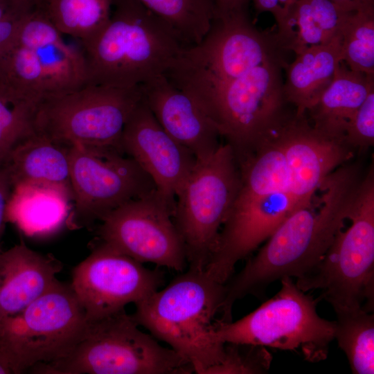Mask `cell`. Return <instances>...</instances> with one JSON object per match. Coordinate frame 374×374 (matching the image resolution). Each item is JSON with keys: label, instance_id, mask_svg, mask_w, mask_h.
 <instances>
[{"label": "cell", "instance_id": "1", "mask_svg": "<svg viewBox=\"0 0 374 374\" xmlns=\"http://www.w3.org/2000/svg\"><path fill=\"white\" fill-rule=\"evenodd\" d=\"M361 179L354 165L334 170L307 206L285 219L267 242L229 283L221 310L231 320L234 303L247 294H262L284 277L300 278L323 258L344 222L349 219Z\"/></svg>", "mask_w": 374, "mask_h": 374}, {"label": "cell", "instance_id": "2", "mask_svg": "<svg viewBox=\"0 0 374 374\" xmlns=\"http://www.w3.org/2000/svg\"><path fill=\"white\" fill-rule=\"evenodd\" d=\"M80 44L85 84L123 88L164 75L184 48L164 22L135 0H113L106 26Z\"/></svg>", "mask_w": 374, "mask_h": 374}, {"label": "cell", "instance_id": "3", "mask_svg": "<svg viewBox=\"0 0 374 374\" xmlns=\"http://www.w3.org/2000/svg\"><path fill=\"white\" fill-rule=\"evenodd\" d=\"M225 284L205 271L188 268L165 288L136 303L132 315L139 326L167 343L197 374L218 363L224 344L215 337V316L221 312Z\"/></svg>", "mask_w": 374, "mask_h": 374}, {"label": "cell", "instance_id": "4", "mask_svg": "<svg viewBox=\"0 0 374 374\" xmlns=\"http://www.w3.org/2000/svg\"><path fill=\"white\" fill-rule=\"evenodd\" d=\"M125 310L87 321L64 357L28 371L44 374H189L190 364L172 348L142 332Z\"/></svg>", "mask_w": 374, "mask_h": 374}, {"label": "cell", "instance_id": "5", "mask_svg": "<svg viewBox=\"0 0 374 374\" xmlns=\"http://www.w3.org/2000/svg\"><path fill=\"white\" fill-rule=\"evenodd\" d=\"M281 51L248 71L193 98L235 154L248 157L287 114Z\"/></svg>", "mask_w": 374, "mask_h": 374}, {"label": "cell", "instance_id": "6", "mask_svg": "<svg viewBox=\"0 0 374 374\" xmlns=\"http://www.w3.org/2000/svg\"><path fill=\"white\" fill-rule=\"evenodd\" d=\"M281 51L275 34L259 30L246 8L233 10L216 15L201 42L183 48L164 75L195 98Z\"/></svg>", "mask_w": 374, "mask_h": 374}, {"label": "cell", "instance_id": "7", "mask_svg": "<svg viewBox=\"0 0 374 374\" xmlns=\"http://www.w3.org/2000/svg\"><path fill=\"white\" fill-rule=\"evenodd\" d=\"M350 226L340 230L320 262L296 279L303 291L322 290L334 310L363 307L374 301V173L361 179L353 203ZM364 308V307H363Z\"/></svg>", "mask_w": 374, "mask_h": 374}, {"label": "cell", "instance_id": "8", "mask_svg": "<svg viewBox=\"0 0 374 374\" xmlns=\"http://www.w3.org/2000/svg\"><path fill=\"white\" fill-rule=\"evenodd\" d=\"M280 280L278 293L249 314L234 322L216 321V339L222 344L300 349L310 362L325 359L335 339V322L319 316L317 300L305 294L292 278Z\"/></svg>", "mask_w": 374, "mask_h": 374}, {"label": "cell", "instance_id": "9", "mask_svg": "<svg viewBox=\"0 0 374 374\" xmlns=\"http://www.w3.org/2000/svg\"><path fill=\"white\" fill-rule=\"evenodd\" d=\"M240 186L239 166L226 143L208 157L197 161L181 186L172 219L189 268L204 270Z\"/></svg>", "mask_w": 374, "mask_h": 374}, {"label": "cell", "instance_id": "10", "mask_svg": "<svg viewBox=\"0 0 374 374\" xmlns=\"http://www.w3.org/2000/svg\"><path fill=\"white\" fill-rule=\"evenodd\" d=\"M141 99V85L123 88L84 84L42 100L35 112L34 131L69 145L122 150L124 126Z\"/></svg>", "mask_w": 374, "mask_h": 374}, {"label": "cell", "instance_id": "11", "mask_svg": "<svg viewBox=\"0 0 374 374\" xmlns=\"http://www.w3.org/2000/svg\"><path fill=\"white\" fill-rule=\"evenodd\" d=\"M87 320L71 284L55 280L21 312L0 317V346L22 373L66 356Z\"/></svg>", "mask_w": 374, "mask_h": 374}, {"label": "cell", "instance_id": "12", "mask_svg": "<svg viewBox=\"0 0 374 374\" xmlns=\"http://www.w3.org/2000/svg\"><path fill=\"white\" fill-rule=\"evenodd\" d=\"M173 211L155 190L108 213L101 220L99 235L103 242L141 263L182 271L187 263L186 251Z\"/></svg>", "mask_w": 374, "mask_h": 374}, {"label": "cell", "instance_id": "13", "mask_svg": "<svg viewBox=\"0 0 374 374\" xmlns=\"http://www.w3.org/2000/svg\"><path fill=\"white\" fill-rule=\"evenodd\" d=\"M114 147L70 146V179L76 215L101 220L120 205L157 190L148 175Z\"/></svg>", "mask_w": 374, "mask_h": 374}, {"label": "cell", "instance_id": "14", "mask_svg": "<svg viewBox=\"0 0 374 374\" xmlns=\"http://www.w3.org/2000/svg\"><path fill=\"white\" fill-rule=\"evenodd\" d=\"M163 282L160 271L148 269L102 242L73 268L70 284L89 322L125 310Z\"/></svg>", "mask_w": 374, "mask_h": 374}, {"label": "cell", "instance_id": "15", "mask_svg": "<svg viewBox=\"0 0 374 374\" xmlns=\"http://www.w3.org/2000/svg\"><path fill=\"white\" fill-rule=\"evenodd\" d=\"M121 147L175 209L176 195L197 160L163 129L143 99L124 126Z\"/></svg>", "mask_w": 374, "mask_h": 374}, {"label": "cell", "instance_id": "16", "mask_svg": "<svg viewBox=\"0 0 374 374\" xmlns=\"http://www.w3.org/2000/svg\"><path fill=\"white\" fill-rule=\"evenodd\" d=\"M142 99L163 129L188 148L197 160L222 144L218 131L198 103L164 75L141 85Z\"/></svg>", "mask_w": 374, "mask_h": 374}, {"label": "cell", "instance_id": "17", "mask_svg": "<svg viewBox=\"0 0 374 374\" xmlns=\"http://www.w3.org/2000/svg\"><path fill=\"white\" fill-rule=\"evenodd\" d=\"M62 35L48 18L46 8L33 9L18 35L17 43L33 53L42 70L45 98L76 90L86 84L82 51L69 45Z\"/></svg>", "mask_w": 374, "mask_h": 374}, {"label": "cell", "instance_id": "18", "mask_svg": "<svg viewBox=\"0 0 374 374\" xmlns=\"http://www.w3.org/2000/svg\"><path fill=\"white\" fill-rule=\"evenodd\" d=\"M62 263L24 242L0 251V317L17 314L53 284Z\"/></svg>", "mask_w": 374, "mask_h": 374}, {"label": "cell", "instance_id": "19", "mask_svg": "<svg viewBox=\"0 0 374 374\" xmlns=\"http://www.w3.org/2000/svg\"><path fill=\"white\" fill-rule=\"evenodd\" d=\"M373 89L374 75L353 71L341 61L332 82L306 112V118L319 134L345 144L348 122Z\"/></svg>", "mask_w": 374, "mask_h": 374}, {"label": "cell", "instance_id": "20", "mask_svg": "<svg viewBox=\"0 0 374 374\" xmlns=\"http://www.w3.org/2000/svg\"><path fill=\"white\" fill-rule=\"evenodd\" d=\"M73 191L64 185L24 182L12 186L6 219L28 235H46L58 230L69 216Z\"/></svg>", "mask_w": 374, "mask_h": 374}, {"label": "cell", "instance_id": "21", "mask_svg": "<svg viewBox=\"0 0 374 374\" xmlns=\"http://www.w3.org/2000/svg\"><path fill=\"white\" fill-rule=\"evenodd\" d=\"M342 61L341 33L327 44L314 46L296 55L285 68L283 93L297 115H305L332 82Z\"/></svg>", "mask_w": 374, "mask_h": 374}, {"label": "cell", "instance_id": "22", "mask_svg": "<svg viewBox=\"0 0 374 374\" xmlns=\"http://www.w3.org/2000/svg\"><path fill=\"white\" fill-rule=\"evenodd\" d=\"M70 146L34 131L15 145L1 164L12 186L24 182H44L72 189Z\"/></svg>", "mask_w": 374, "mask_h": 374}, {"label": "cell", "instance_id": "23", "mask_svg": "<svg viewBox=\"0 0 374 374\" xmlns=\"http://www.w3.org/2000/svg\"><path fill=\"white\" fill-rule=\"evenodd\" d=\"M350 12L332 0H297L278 28L276 39L283 50L298 55L339 35Z\"/></svg>", "mask_w": 374, "mask_h": 374}, {"label": "cell", "instance_id": "24", "mask_svg": "<svg viewBox=\"0 0 374 374\" xmlns=\"http://www.w3.org/2000/svg\"><path fill=\"white\" fill-rule=\"evenodd\" d=\"M164 22L184 47L201 42L216 15L215 0H135Z\"/></svg>", "mask_w": 374, "mask_h": 374}, {"label": "cell", "instance_id": "25", "mask_svg": "<svg viewBox=\"0 0 374 374\" xmlns=\"http://www.w3.org/2000/svg\"><path fill=\"white\" fill-rule=\"evenodd\" d=\"M335 338L353 373H374V316L363 307L335 311Z\"/></svg>", "mask_w": 374, "mask_h": 374}, {"label": "cell", "instance_id": "26", "mask_svg": "<svg viewBox=\"0 0 374 374\" xmlns=\"http://www.w3.org/2000/svg\"><path fill=\"white\" fill-rule=\"evenodd\" d=\"M113 0H48L46 11L62 34L84 43L96 37L109 21Z\"/></svg>", "mask_w": 374, "mask_h": 374}, {"label": "cell", "instance_id": "27", "mask_svg": "<svg viewBox=\"0 0 374 374\" xmlns=\"http://www.w3.org/2000/svg\"><path fill=\"white\" fill-rule=\"evenodd\" d=\"M341 35L342 61L353 71L374 75V7L350 12Z\"/></svg>", "mask_w": 374, "mask_h": 374}, {"label": "cell", "instance_id": "28", "mask_svg": "<svg viewBox=\"0 0 374 374\" xmlns=\"http://www.w3.org/2000/svg\"><path fill=\"white\" fill-rule=\"evenodd\" d=\"M272 355L266 347L251 344H224L221 360L204 374H262L270 368Z\"/></svg>", "mask_w": 374, "mask_h": 374}, {"label": "cell", "instance_id": "29", "mask_svg": "<svg viewBox=\"0 0 374 374\" xmlns=\"http://www.w3.org/2000/svg\"><path fill=\"white\" fill-rule=\"evenodd\" d=\"M36 107L12 103L0 93V164L17 143L34 132Z\"/></svg>", "mask_w": 374, "mask_h": 374}, {"label": "cell", "instance_id": "30", "mask_svg": "<svg viewBox=\"0 0 374 374\" xmlns=\"http://www.w3.org/2000/svg\"><path fill=\"white\" fill-rule=\"evenodd\" d=\"M33 9L24 0H0V68L15 46L23 22Z\"/></svg>", "mask_w": 374, "mask_h": 374}, {"label": "cell", "instance_id": "31", "mask_svg": "<svg viewBox=\"0 0 374 374\" xmlns=\"http://www.w3.org/2000/svg\"><path fill=\"white\" fill-rule=\"evenodd\" d=\"M344 141L350 148L365 149L374 144V89L348 122Z\"/></svg>", "mask_w": 374, "mask_h": 374}, {"label": "cell", "instance_id": "32", "mask_svg": "<svg viewBox=\"0 0 374 374\" xmlns=\"http://www.w3.org/2000/svg\"><path fill=\"white\" fill-rule=\"evenodd\" d=\"M297 0H253L258 13L271 12L279 28L283 24L290 8Z\"/></svg>", "mask_w": 374, "mask_h": 374}, {"label": "cell", "instance_id": "33", "mask_svg": "<svg viewBox=\"0 0 374 374\" xmlns=\"http://www.w3.org/2000/svg\"><path fill=\"white\" fill-rule=\"evenodd\" d=\"M12 186L8 172L0 164V251L6 219V208Z\"/></svg>", "mask_w": 374, "mask_h": 374}, {"label": "cell", "instance_id": "34", "mask_svg": "<svg viewBox=\"0 0 374 374\" xmlns=\"http://www.w3.org/2000/svg\"><path fill=\"white\" fill-rule=\"evenodd\" d=\"M21 371L10 356L0 346V374H19Z\"/></svg>", "mask_w": 374, "mask_h": 374}, {"label": "cell", "instance_id": "35", "mask_svg": "<svg viewBox=\"0 0 374 374\" xmlns=\"http://www.w3.org/2000/svg\"><path fill=\"white\" fill-rule=\"evenodd\" d=\"M344 10L348 12L374 7V0H332Z\"/></svg>", "mask_w": 374, "mask_h": 374}, {"label": "cell", "instance_id": "36", "mask_svg": "<svg viewBox=\"0 0 374 374\" xmlns=\"http://www.w3.org/2000/svg\"><path fill=\"white\" fill-rule=\"evenodd\" d=\"M216 15L246 8L247 0H215Z\"/></svg>", "mask_w": 374, "mask_h": 374}, {"label": "cell", "instance_id": "37", "mask_svg": "<svg viewBox=\"0 0 374 374\" xmlns=\"http://www.w3.org/2000/svg\"><path fill=\"white\" fill-rule=\"evenodd\" d=\"M35 8H45L48 0H24Z\"/></svg>", "mask_w": 374, "mask_h": 374}]
</instances>
